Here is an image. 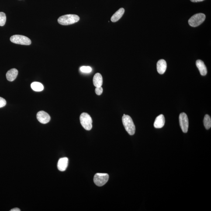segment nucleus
Returning <instances> with one entry per match:
<instances>
[{
	"instance_id": "obj_1",
	"label": "nucleus",
	"mask_w": 211,
	"mask_h": 211,
	"mask_svg": "<svg viewBox=\"0 0 211 211\" xmlns=\"http://www.w3.org/2000/svg\"><path fill=\"white\" fill-rule=\"evenodd\" d=\"M122 121L125 129L129 134L131 135H134L135 132V126L131 118L128 115L124 114Z\"/></svg>"
},
{
	"instance_id": "obj_2",
	"label": "nucleus",
	"mask_w": 211,
	"mask_h": 211,
	"mask_svg": "<svg viewBox=\"0 0 211 211\" xmlns=\"http://www.w3.org/2000/svg\"><path fill=\"white\" fill-rule=\"evenodd\" d=\"M80 19V17L78 15L68 14L60 17L57 20V21L60 24L66 26L76 23L79 21Z\"/></svg>"
},
{
	"instance_id": "obj_3",
	"label": "nucleus",
	"mask_w": 211,
	"mask_h": 211,
	"mask_svg": "<svg viewBox=\"0 0 211 211\" xmlns=\"http://www.w3.org/2000/svg\"><path fill=\"white\" fill-rule=\"evenodd\" d=\"M80 123L86 130H91L92 127V120L91 117L86 113H83L80 116Z\"/></svg>"
},
{
	"instance_id": "obj_4",
	"label": "nucleus",
	"mask_w": 211,
	"mask_h": 211,
	"mask_svg": "<svg viewBox=\"0 0 211 211\" xmlns=\"http://www.w3.org/2000/svg\"><path fill=\"white\" fill-rule=\"evenodd\" d=\"M206 16L203 13L196 14L190 18L188 20V24L191 26L196 27L203 22Z\"/></svg>"
},
{
	"instance_id": "obj_5",
	"label": "nucleus",
	"mask_w": 211,
	"mask_h": 211,
	"mask_svg": "<svg viewBox=\"0 0 211 211\" xmlns=\"http://www.w3.org/2000/svg\"><path fill=\"white\" fill-rule=\"evenodd\" d=\"M10 40L16 44L23 45H30L31 41L29 38L21 35H14L11 36Z\"/></svg>"
},
{
	"instance_id": "obj_6",
	"label": "nucleus",
	"mask_w": 211,
	"mask_h": 211,
	"mask_svg": "<svg viewBox=\"0 0 211 211\" xmlns=\"http://www.w3.org/2000/svg\"><path fill=\"white\" fill-rule=\"evenodd\" d=\"M109 177L107 174L97 173L94 176V182L98 186H102L108 182Z\"/></svg>"
},
{
	"instance_id": "obj_7",
	"label": "nucleus",
	"mask_w": 211,
	"mask_h": 211,
	"mask_svg": "<svg viewBox=\"0 0 211 211\" xmlns=\"http://www.w3.org/2000/svg\"><path fill=\"white\" fill-rule=\"evenodd\" d=\"M179 122L183 132L187 133L188 130V119L187 116L185 113H182L180 115Z\"/></svg>"
},
{
	"instance_id": "obj_8",
	"label": "nucleus",
	"mask_w": 211,
	"mask_h": 211,
	"mask_svg": "<svg viewBox=\"0 0 211 211\" xmlns=\"http://www.w3.org/2000/svg\"><path fill=\"white\" fill-rule=\"evenodd\" d=\"M36 117L39 121L43 124L48 123L50 120V115L47 113L43 111L38 112Z\"/></svg>"
},
{
	"instance_id": "obj_9",
	"label": "nucleus",
	"mask_w": 211,
	"mask_h": 211,
	"mask_svg": "<svg viewBox=\"0 0 211 211\" xmlns=\"http://www.w3.org/2000/svg\"><path fill=\"white\" fill-rule=\"evenodd\" d=\"M68 160L67 157H62L59 159L57 163V168L60 171H65L68 165Z\"/></svg>"
},
{
	"instance_id": "obj_10",
	"label": "nucleus",
	"mask_w": 211,
	"mask_h": 211,
	"mask_svg": "<svg viewBox=\"0 0 211 211\" xmlns=\"http://www.w3.org/2000/svg\"><path fill=\"white\" fill-rule=\"evenodd\" d=\"M167 63L164 60L161 59L159 60L157 63V72L160 74H164L166 70Z\"/></svg>"
},
{
	"instance_id": "obj_11",
	"label": "nucleus",
	"mask_w": 211,
	"mask_h": 211,
	"mask_svg": "<svg viewBox=\"0 0 211 211\" xmlns=\"http://www.w3.org/2000/svg\"><path fill=\"white\" fill-rule=\"evenodd\" d=\"M165 119L164 115L161 114L156 118L154 124V126L156 128H161L164 126Z\"/></svg>"
},
{
	"instance_id": "obj_12",
	"label": "nucleus",
	"mask_w": 211,
	"mask_h": 211,
	"mask_svg": "<svg viewBox=\"0 0 211 211\" xmlns=\"http://www.w3.org/2000/svg\"><path fill=\"white\" fill-rule=\"evenodd\" d=\"M196 65L201 75L203 76L206 75L207 73V70L203 61L200 60H197Z\"/></svg>"
},
{
	"instance_id": "obj_13",
	"label": "nucleus",
	"mask_w": 211,
	"mask_h": 211,
	"mask_svg": "<svg viewBox=\"0 0 211 211\" xmlns=\"http://www.w3.org/2000/svg\"><path fill=\"white\" fill-rule=\"evenodd\" d=\"M18 74V71L16 68H12L8 71L6 74L8 81H13L15 80Z\"/></svg>"
},
{
	"instance_id": "obj_14",
	"label": "nucleus",
	"mask_w": 211,
	"mask_h": 211,
	"mask_svg": "<svg viewBox=\"0 0 211 211\" xmlns=\"http://www.w3.org/2000/svg\"><path fill=\"white\" fill-rule=\"evenodd\" d=\"M125 12L124 8H120L111 17V20L112 22H117L121 19Z\"/></svg>"
},
{
	"instance_id": "obj_15",
	"label": "nucleus",
	"mask_w": 211,
	"mask_h": 211,
	"mask_svg": "<svg viewBox=\"0 0 211 211\" xmlns=\"http://www.w3.org/2000/svg\"><path fill=\"white\" fill-rule=\"evenodd\" d=\"M93 81L94 85L95 87H102V83H103V80H102V75L100 73H96L94 76Z\"/></svg>"
},
{
	"instance_id": "obj_16",
	"label": "nucleus",
	"mask_w": 211,
	"mask_h": 211,
	"mask_svg": "<svg viewBox=\"0 0 211 211\" xmlns=\"http://www.w3.org/2000/svg\"><path fill=\"white\" fill-rule=\"evenodd\" d=\"M31 88L34 91H41L43 90V84L41 83L37 82H34L31 84Z\"/></svg>"
},
{
	"instance_id": "obj_17",
	"label": "nucleus",
	"mask_w": 211,
	"mask_h": 211,
	"mask_svg": "<svg viewBox=\"0 0 211 211\" xmlns=\"http://www.w3.org/2000/svg\"><path fill=\"white\" fill-rule=\"evenodd\" d=\"M204 124L205 128L206 129H209L211 127V119L209 115L206 114L205 115L204 117Z\"/></svg>"
},
{
	"instance_id": "obj_18",
	"label": "nucleus",
	"mask_w": 211,
	"mask_h": 211,
	"mask_svg": "<svg viewBox=\"0 0 211 211\" xmlns=\"http://www.w3.org/2000/svg\"><path fill=\"white\" fill-rule=\"evenodd\" d=\"M6 20V15L3 12H0V26H4Z\"/></svg>"
},
{
	"instance_id": "obj_19",
	"label": "nucleus",
	"mask_w": 211,
	"mask_h": 211,
	"mask_svg": "<svg viewBox=\"0 0 211 211\" xmlns=\"http://www.w3.org/2000/svg\"><path fill=\"white\" fill-rule=\"evenodd\" d=\"M80 70L83 72L90 73L92 70V69L89 66H83L80 68Z\"/></svg>"
},
{
	"instance_id": "obj_20",
	"label": "nucleus",
	"mask_w": 211,
	"mask_h": 211,
	"mask_svg": "<svg viewBox=\"0 0 211 211\" xmlns=\"http://www.w3.org/2000/svg\"><path fill=\"white\" fill-rule=\"evenodd\" d=\"M103 91V89L101 87H96L95 89V93L98 95H101Z\"/></svg>"
},
{
	"instance_id": "obj_21",
	"label": "nucleus",
	"mask_w": 211,
	"mask_h": 211,
	"mask_svg": "<svg viewBox=\"0 0 211 211\" xmlns=\"http://www.w3.org/2000/svg\"><path fill=\"white\" fill-rule=\"evenodd\" d=\"M6 104V101L4 98L0 97V108L3 107Z\"/></svg>"
},
{
	"instance_id": "obj_22",
	"label": "nucleus",
	"mask_w": 211,
	"mask_h": 211,
	"mask_svg": "<svg viewBox=\"0 0 211 211\" xmlns=\"http://www.w3.org/2000/svg\"><path fill=\"white\" fill-rule=\"evenodd\" d=\"M205 1V0H191V2H202V1Z\"/></svg>"
},
{
	"instance_id": "obj_23",
	"label": "nucleus",
	"mask_w": 211,
	"mask_h": 211,
	"mask_svg": "<svg viewBox=\"0 0 211 211\" xmlns=\"http://www.w3.org/2000/svg\"><path fill=\"white\" fill-rule=\"evenodd\" d=\"M11 211H20V209H19V208H14L13 209H11Z\"/></svg>"
}]
</instances>
